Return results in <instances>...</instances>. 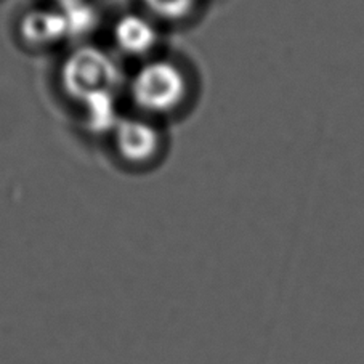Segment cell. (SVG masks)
I'll return each mask as SVG.
<instances>
[{
	"instance_id": "cell-1",
	"label": "cell",
	"mask_w": 364,
	"mask_h": 364,
	"mask_svg": "<svg viewBox=\"0 0 364 364\" xmlns=\"http://www.w3.org/2000/svg\"><path fill=\"white\" fill-rule=\"evenodd\" d=\"M132 98L138 108L148 112H168L181 105L188 84L185 74L168 61L144 65L132 80Z\"/></svg>"
},
{
	"instance_id": "cell-2",
	"label": "cell",
	"mask_w": 364,
	"mask_h": 364,
	"mask_svg": "<svg viewBox=\"0 0 364 364\" xmlns=\"http://www.w3.org/2000/svg\"><path fill=\"white\" fill-rule=\"evenodd\" d=\"M117 68L108 55L97 48H80L63 66V85L74 98L87 100L97 93H111Z\"/></svg>"
},
{
	"instance_id": "cell-3",
	"label": "cell",
	"mask_w": 364,
	"mask_h": 364,
	"mask_svg": "<svg viewBox=\"0 0 364 364\" xmlns=\"http://www.w3.org/2000/svg\"><path fill=\"white\" fill-rule=\"evenodd\" d=\"M116 146L124 159L143 162L158 151L159 135L151 124L127 119L116 125Z\"/></svg>"
},
{
	"instance_id": "cell-4",
	"label": "cell",
	"mask_w": 364,
	"mask_h": 364,
	"mask_svg": "<svg viewBox=\"0 0 364 364\" xmlns=\"http://www.w3.org/2000/svg\"><path fill=\"white\" fill-rule=\"evenodd\" d=\"M114 39L124 52L130 55H143L154 47L158 34L148 20L136 15H129L116 24Z\"/></svg>"
},
{
	"instance_id": "cell-5",
	"label": "cell",
	"mask_w": 364,
	"mask_h": 364,
	"mask_svg": "<svg viewBox=\"0 0 364 364\" xmlns=\"http://www.w3.org/2000/svg\"><path fill=\"white\" fill-rule=\"evenodd\" d=\"M24 39L37 46H47L68 34V24L63 11L37 10L29 14L21 23Z\"/></svg>"
},
{
	"instance_id": "cell-6",
	"label": "cell",
	"mask_w": 364,
	"mask_h": 364,
	"mask_svg": "<svg viewBox=\"0 0 364 364\" xmlns=\"http://www.w3.org/2000/svg\"><path fill=\"white\" fill-rule=\"evenodd\" d=\"M84 103L87 105V121L95 129L105 130L116 122L111 93H97L84 100Z\"/></svg>"
},
{
	"instance_id": "cell-7",
	"label": "cell",
	"mask_w": 364,
	"mask_h": 364,
	"mask_svg": "<svg viewBox=\"0 0 364 364\" xmlns=\"http://www.w3.org/2000/svg\"><path fill=\"white\" fill-rule=\"evenodd\" d=\"M144 5L162 20H181L191 14L196 0H143Z\"/></svg>"
},
{
	"instance_id": "cell-8",
	"label": "cell",
	"mask_w": 364,
	"mask_h": 364,
	"mask_svg": "<svg viewBox=\"0 0 364 364\" xmlns=\"http://www.w3.org/2000/svg\"><path fill=\"white\" fill-rule=\"evenodd\" d=\"M60 2L63 4V5H66V4H71V2H76V0H60Z\"/></svg>"
}]
</instances>
